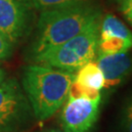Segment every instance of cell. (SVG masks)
Listing matches in <instances>:
<instances>
[{
    "mask_svg": "<svg viewBox=\"0 0 132 132\" xmlns=\"http://www.w3.org/2000/svg\"><path fill=\"white\" fill-rule=\"evenodd\" d=\"M120 5V10L124 18L132 26V0H124Z\"/></svg>",
    "mask_w": 132,
    "mask_h": 132,
    "instance_id": "obj_14",
    "label": "cell"
},
{
    "mask_svg": "<svg viewBox=\"0 0 132 132\" xmlns=\"http://www.w3.org/2000/svg\"><path fill=\"white\" fill-rule=\"evenodd\" d=\"M120 132H132V94L124 101L119 113Z\"/></svg>",
    "mask_w": 132,
    "mask_h": 132,
    "instance_id": "obj_11",
    "label": "cell"
},
{
    "mask_svg": "<svg viewBox=\"0 0 132 132\" xmlns=\"http://www.w3.org/2000/svg\"><path fill=\"white\" fill-rule=\"evenodd\" d=\"M117 1H118V2L119 3V4H121V3H122V2L124 1V0H117Z\"/></svg>",
    "mask_w": 132,
    "mask_h": 132,
    "instance_id": "obj_17",
    "label": "cell"
},
{
    "mask_svg": "<svg viewBox=\"0 0 132 132\" xmlns=\"http://www.w3.org/2000/svg\"><path fill=\"white\" fill-rule=\"evenodd\" d=\"M78 98H85V99L93 100V101H101V91L86 88L73 79L70 86L68 99H78Z\"/></svg>",
    "mask_w": 132,
    "mask_h": 132,
    "instance_id": "obj_10",
    "label": "cell"
},
{
    "mask_svg": "<svg viewBox=\"0 0 132 132\" xmlns=\"http://www.w3.org/2000/svg\"><path fill=\"white\" fill-rule=\"evenodd\" d=\"M132 48V31L112 14L106 15L100 23L97 56L126 53Z\"/></svg>",
    "mask_w": 132,
    "mask_h": 132,
    "instance_id": "obj_7",
    "label": "cell"
},
{
    "mask_svg": "<svg viewBox=\"0 0 132 132\" xmlns=\"http://www.w3.org/2000/svg\"><path fill=\"white\" fill-rule=\"evenodd\" d=\"M46 132H61V131H59V130H54V129H52V130H49V131H46Z\"/></svg>",
    "mask_w": 132,
    "mask_h": 132,
    "instance_id": "obj_16",
    "label": "cell"
},
{
    "mask_svg": "<svg viewBox=\"0 0 132 132\" xmlns=\"http://www.w3.org/2000/svg\"><path fill=\"white\" fill-rule=\"evenodd\" d=\"M61 113V123L66 132H91L98 119L101 101L78 98L67 99Z\"/></svg>",
    "mask_w": 132,
    "mask_h": 132,
    "instance_id": "obj_6",
    "label": "cell"
},
{
    "mask_svg": "<svg viewBox=\"0 0 132 132\" xmlns=\"http://www.w3.org/2000/svg\"><path fill=\"white\" fill-rule=\"evenodd\" d=\"M75 72L39 64L26 67L22 87L32 109L34 118L46 120L53 117L68 99Z\"/></svg>",
    "mask_w": 132,
    "mask_h": 132,
    "instance_id": "obj_2",
    "label": "cell"
},
{
    "mask_svg": "<svg viewBox=\"0 0 132 132\" xmlns=\"http://www.w3.org/2000/svg\"><path fill=\"white\" fill-rule=\"evenodd\" d=\"M35 10L32 0H0V32L14 46L29 34Z\"/></svg>",
    "mask_w": 132,
    "mask_h": 132,
    "instance_id": "obj_5",
    "label": "cell"
},
{
    "mask_svg": "<svg viewBox=\"0 0 132 132\" xmlns=\"http://www.w3.org/2000/svg\"><path fill=\"white\" fill-rule=\"evenodd\" d=\"M101 20L67 42L50 48L31 60L34 64L76 72L85 64L93 61L97 55Z\"/></svg>",
    "mask_w": 132,
    "mask_h": 132,
    "instance_id": "obj_3",
    "label": "cell"
},
{
    "mask_svg": "<svg viewBox=\"0 0 132 132\" xmlns=\"http://www.w3.org/2000/svg\"><path fill=\"white\" fill-rule=\"evenodd\" d=\"M34 117L23 87L15 78L0 83V132H16Z\"/></svg>",
    "mask_w": 132,
    "mask_h": 132,
    "instance_id": "obj_4",
    "label": "cell"
},
{
    "mask_svg": "<svg viewBox=\"0 0 132 132\" xmlns=\"http://www.w3.org/2000/svg\"><path fill=\"white\" fill-rule=\"evenodd\" d=\"M5 76H6V72L5 71L2 69V68H0V83L5 79Z\"/></svg>",
    "mask_w": 132,
    "mask_h": 132,
    "instance_id": "obj_15",
    "label": "cell"
},
{
    "mask_svg": "<svg viewBox=\"0 0 132 132\" xmlns=\"http://www.w3.org/2000/svg\"><path fill=\"white\" fill-rule=\"evenodd\" d=\"M102 19V9L94 0H80L40 12L29 48L32 59L82 32Z\"/></svg>",
    "mask_w": 132,
    "mask_h": 132,
    "instance_id": "obj_1",
    "label": "cell"
},
{
    "mask_svg": "<svg viewBox=\"0 0 132 132\" xmlns=\"http://www.w3.org/2000/svg\"><path fill=\"white\" fill-rule=\"evenodd\" d=\"M14 45L6 38L3 33L0 32V61L8 59L14 50Z\"/></svg>",
    "mask_w": 132,
    "mask_h": 132,
    "instance_id": "obj_13",
    "label": "cell"
},
{
    "mask_svg": "<svg viewBox=\"0 0 132 132\" xmlns=\"http://www.w3.org/2000/svg\"><path fill=\"white\" fill-rule=\"evenodd\" d=\"M96 63L103 72L107 88L119 85L132 73V57L127 52L98 55Z\"/></svg>",
    "mask_w": 132,
    "mask_h": 132,
    "instance_id": "obj_8",
    "label": "cell"
},
{
    "mask_svg": "<svg viewBox=\"0 0 132 132\" xmlns=\"http://www.w3.org/2000/svg\"><path fill=\"white\" fill-rule=\"evenodd\" d=\"M75 80L90 89L100 90L105 86V77L96 62L91 61L79 68L75 73Z\"/></svg>",
    "mask_w": 132,
    "mask_h": 132,
    "instance_id": "obj_9",
    "label": "cell"
},
{
    "mask_svg": "<svg viewBox=\"0 0 132 132\" xmlns=\"http://www.w3.org/2000/svg\"><path fill=\"white\" fill-rule=\"evenodd\" d=\"M76 1H80V0H32L35 9L39 12L51 9V8H55V7H59L62 5L76 2Z\"/></svg>",
    "mask_w": 132,
    "mask_h": 132,
    "instance_id": "obj_12",
    "label": "cell"
}]
</instances>
